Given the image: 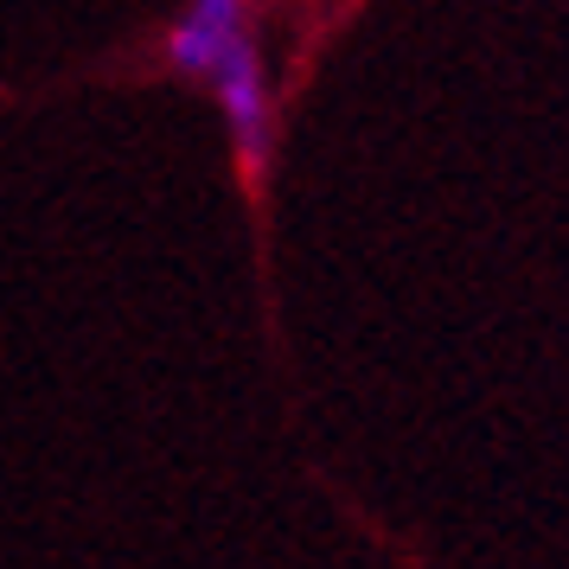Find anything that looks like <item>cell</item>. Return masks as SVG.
Here are the masks:
<instances>
[{"mask_svg":"<svg viewBox=\"0 0 569 569\" xmlns=\"http://www.w3.org/2000/svg\"><path fill=\"white\" fill-rule=\"evenodd\" d=\"M211 97L224 109V129H231V154L243 180H262L269 160H276V116H269V71H262V46L257 32H243L231 52L211 64Z\"/></svg>","mask_w":569,"mask_h":569,"instance_id":"1","label":"cell"},{"mask_svg":"<svg viewBox=\"0 0 569 569\" xmlns=\"http://www.w3.org/2000/svg\"><path fill=\"white\" fill-rule=\"evenodd\" d=\"M250 32V7H237V0H199V7H186L173 32H167V64L180 71V78H211V64L231 52L237 39Z\"/></svg>","mask_w":569,"mask_h":569,"instance_id":"2","label":"cell"}]
</instances>
